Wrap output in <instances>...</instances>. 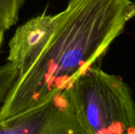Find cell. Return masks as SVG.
<instances>
[{"mask_svg":"<svg viewBox=\"0 0 135 134\" xmlns=\"http://www.w3.org/2000/svg\"><path fill=\"white\" fill-rule=\"evenodd\" d=\"M134 13L131 0H70L62 11L19 26L7 58L17 75L0 107V121L71 87L104 58Z\"/></svg>","mask_w":135,"mask_h":134,"instance_id":"6da1fadb","label":"cell"},{"mask_svg":"<svg viewBox=\"0 0 135 134\" xmlns=\"http://www.w3.org/2000/svg\"><path fill=\"white\" fill-rule=\"evenodd\" d=\"M74 103L89 134H135V107L131 87L97 64L71 86Z\"/></svg>","mask_w":135,"mask_h":134,"instance_id":"7a4b0ae2","label":"cell"},{"mask_svg":"<svg viewBox=\"0 0 135 134\" xmlns=\"http://www.w3.org/2000/svg\"><path fill=\"white\" fill-rule=\"evenodd\" d=\"M85 133H89L74 103L71 87L52 94L26 111L0 121V134Z\"/></svg>","mask_w":135,"mask_h":134,"instance_id":"3957f363","label":"cell"},{"mask_svg":"<svg viewBox=\"0 0 135 134\" xmlns=\"http://www.w3.org/2000/svg\"><path fill=\"white\" fill-rule=\"evenodd\" d=\"M25 0H0V21L9 29L18 20V14Z\"/></svg>","mask_w":135,"mask_h":134,"instance_id":"277c9868","label":"cell"},{"mask_svg":"<svg viewBox=\"0 0 135 134\" xmlns=\"http://www.w3.org/2000/svg\"><path fill=\"white\" fill-rule=\"evenodd\" d=\"M17 75V71L11 63L0 66V107L13 86Z\"/></svg>","mask_w":135,"mask_h":134,"instance_id":"5b68a950","label":"cell"},{"mask_svg":"<svg viewBox=\"0 0 135 134\" xmlns=\"http://www.w3.org/2000/svg\"><path fill=\"white\" fill-rule=\"evenodd\" d=\"M6 28L4 27V25L2 24V21H0V46L2 43V40H3V38H4V34H5V32H6Z\"/></svg>","mask_w":135,"mask_h":134,"instance_id":"8992f818","label":"cell"},{"mask_svg":"<svg viewBox=\"0 0 135 134\" xmlns=\"http://www.w3.org/2000/svg\"><path fill=\"white\" fill-rule=\"evenodd\" d=\"M86 134H89V133H86Z\"/></svg>","mask_w":135,"mask_h":134,"instance_id":"52a82bcc","label":"cell"}]
</instances>
